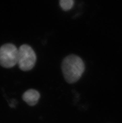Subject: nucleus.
I'll list each match as a JSON object with an SVG mask.
<instances>
[{"label":"nucleus","instance_id":"obj_2","mask_svg":"<svg viewBox=\"0 0 122 123\" xmlns=\"http://www.w3.org/2000/svg\"><path fill=\"white\" fill-rule=\"evenodd\" d=\"M37 60L36 54L31 47L27 44L21 45L18 49L17 64L22 70L29 71L35 66Z\"/></svg>","mask_w":122,"mask_h":123},{"label":"nucleus","instance_id":"obj_4","mask_svg":"<svg viewBox=\"0 0 122 123\" xmlns=\"http://www.w3.org/2000/svg\"><path fill=\"white\" fill-rule=\"evenodd\" d=\"M40 95L39 92L34 89L28 90L23 94V99L30 106H34L38 102Z\"/></svg>","mask_w":122,"mask_h":123},{"label":"nucleus","instance_id":"obj_1","mask_svg":"<svg viewBox=\"0 0 122 123\" xmlns=\"http://www.w3.org/2000/svg\"><path fill=\"white\" fill-rule=\"evenodd\" d=\"M61 69L66 81L69 83H73L81 78L84 72L85 65L81 57L71 54L63 59Z\"/></svg>","mask_w":122,"mask_h":123},{"label":"nucleus","instance_id":"obj_5","mask_svg":"<svg viewBox=\"0 0 122 123\" xmlns=\"http://www.w3.org/2000/svg\"><path fill=\"white\" fill-rule=\"evenodd\" d=\"M74 2L73 0H61L60 1V5L63 10L68 11L73 7Z\"/></svg>","mask_w":122,"mask_h":123},{"label":"nucleus","instance_id":"obj_3","mask_svg":"<svg viewBox=\"0 0 122 123\" xmlns=\"http://www.w3.org/2000/svg\"><path fill=\"white\" fill-rule=\"evenodd\" d=\"M18 49L14 44L6 43L0 48V65L4 68H10L17 64Z\"/></svg>","mask_w":122,"mask_h":123}]
</instances>
